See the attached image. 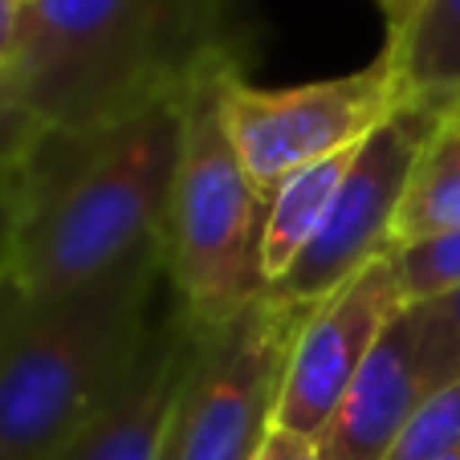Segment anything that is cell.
<instances>
[{
  "mask_svg": "<svg viewBox=\"0 0 460 460\" xmlns=\"http://www.w3.org/2000/svg\"><path fill=\"white\" fill-rule=\"evenodd\" d=\"M391 261H395V278H400L408 310L436 302V297L460 289V228L403 244L391 252Z\"/></svg>",
  "mask_w": 460,
  "mask_h": 460,
  "instance_id": "cell-14",
  "label": "cell"
},
{
  "mask_svg": "<svg viewBox=\"0 0 460 460\" xmlns=\"http://www.w3.org/2000/svg\"><path fill=\"white\" fill-rule=\"evenodd\" d=\"M379 58L395 70L403 102L452 114L460 106V0H420L408 29L387 37Z\"/></svg>",
  "mask_w": 460,
  "mask_h": 460,
  "instance_id": "cell-11",
  "label": "cell"
},
{
  "mask_svg": "<svg viewBox=\"0 0 460 460\" xmlns=\"http://www.w3.org/2000/svg\"><path fill=\"white\" fill-rule=\"evenodd\" d=\"M460 448V379L440 383L420 400L387 460H444Z\"/></svg>",
  "mask_w": 460,
  "mask_h": 460,
  "instance_id": "cell-15",
  "label": "cell"
},
{
  "mask_svg": "<svg viewBox=\"0 0 460 460\" xmlns=\"http://www.w3.org/2000/svg\"><path fill=\"white\" fill-rule=\"evenodd\" d=\"M220 106L244 172L270 196L286 175L358 147L400 111L403 94L383 58L367 70L286 90L252 86L241 66H233L220 86Z\"/></svg>",
  "mask_w": 460,
  "mask_h": 460,
  "instance_id": "cell-6",
  "label": "cell"
},
{
  "mask_svg": "<svg viewBox=\"0 0 460 460\" xmlns=\"http://www.w3.org/2000/svg\"><path fill=\"white\" fill-rule=\"evenodd\" d=\"M37 135H41V122L25 106L13 74H0V191H9L17 183Z\"/></svg>",
  "mask_w": 460,
  "mask_h": 460,
  "instance_id": "cell-17",
  "label": "cell"
},
{
  "mask_svg": "<svg viewBox=\"0 0 460 460\" xmlns=\"http://www.w3.org/2000/svg\"><path fill=\"white\" fill-rule=\"evenodd\" d=\"M310 305L273 289L225 326H200V347L183 379L164 460H252L278 424L281 383Z\"/></svg>",
  "mask_w": 460,
  "mask_h": 460,
  "instance_id": "cell-5",
  "label": "cell"
},
{
  "mask_svg": "<svg viewBox=\"0 0 460 460\" xmlns=\"http://www.w3.org/2000/svg\"><path fill=\"white\" fill-rule=\"evenodd\" d=\"M383 13V29H387V37H400L403 29H408V21L416 17L420 0H375Z\"/></svg>",
  "mask_w": 460,
  "mask_h": 460,
  "instance_id": "cell-20",
  "label": "cell"
},
{
  "mask_svg": "<svg viewBox=\"0 0 460 460\" xmlns=\"http://www.w3.org/2000/svg\"><path fill=\"white\" fill-rule=\"evenodd\" d=\"M180 143L183 90L98 130L41 127L13 188L4 278L49 297L159 244Z\"/></svg>",
  "mask_w": 460,
  "mask_h": 460,
  "instance_id": "cell-1",
  "label": "cell"
},
{
  "mask_svg": "<svg viewBox=\"0 0 460 460\" xmlns=\"http://www.w3.org/2000/svg\"><path fill=\"white\" fill-rule=\"evenodd\" d=\"M444 460H460V448H456V452H452V456H444Z\"/></svg>",
  "mask_w": 460,
  "mask_h": 460,
  "instance_id": "cell-22",
  "label": "cell"
},
{
  "mask_svg": "<svg viewBox=\"0 0 460 460\" xmlns=\"http://www.w3.org/2000/svg\"><path fill=\"white\" fill-rule=\"evenodd\" d=\"M172 294L164 249L66 294L0 278V460H49L135 367Z\"/></svg>",
  "mask_w": 460,
  "mask_h": 460,
  "instance_id": "cell-2",
  "label": "cell"
},
{
  "mask_svg": "<svg viewBox=\"0 0 460 460\" xmlns=\"http://www.w3.org/2000/svg\"><path fill=\"white\" fill-rule=\"evenodd\" d=\"M408 322L416 334V355L424 367L428 391L460 379V289L436 297V302L411 305Z\"/></svg>",
  "mask_w": 460,
  "mask_h": 460,
  "instance_id": "cell-16",
  "label": "cell"
},
{
  "mask_svg": "<svg viewBox=\"0 0 460 460\" xmlns=\"http://www.w3.org/2000/svg\"><path fill=\"white\" fill-rule=\"evenodd\" d=\"M228 37V0H33L13 82L45 130H98L180 94Z\"/></svg>",
  "mask_w": 460,
  "mask_h": 460,
  "instance_id": "cell-3",
  "label": "cell"
},
{
  "mask_svg": "<svg viewBox=\"0 0 460 460\" xmlns=\"http://www.w3.org/2000/svg\"><path fill=\"white\" fill-rule=\"evenodd\" d=\"M363 147V143H358ZM358 147L339 151L331 159H318V164L302 167V172L286 175L278 188L270 191L265 200V233H261V270L265 281L278 286L289 273L297 257L310 249V241L322 233L326 217H331L334 200L342 191L350 164H355Z\"/></svg>",
  "mask_w": 460,
  "mask_h": 460,
  "instance_id": "cell-12",
  "label": "cell"
},
{
  "mask_svg": "<svg viewBox=\"0 0 460 460\" xmlns=\"http://www.w3.org/2000/svg\"><path fill=\"white\" fill-rule=\"evenodd\" d=\"M233 66H241L236 53L220 49L183 86V143L159 228L167 289L204 331L225 326L270 289L261 270L270 196L244 172L220 106Z\"/></svg>",
  "mask_w": 460,
  "mask_h": 460,
  "instance_id": "cell-4",
  "label": "cell"
},
{
  "mask_svg": "<svg viewBox=\"0 0 460 460\" xmlns=\"http://www.w3.org/2000/svg\"><path fill=\"white\" fill-rule=\"evenodd\" d=\"M444 119L448 114L436 106L403 102L375 135H367L322 233L289 265L286 278L270 286L273 294L297 305H318L371 261L387 257L411 167Z\"/></svg>",
  "mask_w": 460,
  "mask_h": 460,
  "instance_id": "cell-7",
  "label": "cell"
},
{
  "mask_svg": "<svg viewBox=\"0 0 460 460\" xmlns=\"http://www.w3.org/2000/svg\"><path fill=\"white\" fill-rule=\"evenodd\" d=\"M460 228V119H444L424 143L391 228V252L411 241Z\"/></svg>",
  "mask_w": 460,
  "mask_h": 460,
  "instance_id": "cell-13",
  "label": "cell"
},
{
  "mask_svg": "<svg viewBox=\"0 0 460 460\" xmlns=\"http://www.w3.org/2000/svg\"><path fill=\"white\" fill-rule=\"evenodd\" d=\"M196 347H200V326L167 294L127 379L49 460H164Z\"/></svg>",
  "mask_w": 460,
  "mask_h": 460,
  "instance_id": "cell-9",
  "label": "cell"
},
{
  "mask_svg": "<svg viewBox=\"0 0 460 460\" xmlns=\"http://www.w3.org/2000/svg\"><path fill=\"white\" fill-rule=\"evenodd\" d=\"M252 460H322V452L310 436H297L289 428L273 424V432L265 436V444H261V452Z\"/></svg>",
  "mask_w": 460,
  "mask_h": 460,
  "instance_id": "cell-19",
  "label": "cell"
},
{
  "mask_svg": "<svg viewBox=\"0 0 460 460\" xmlns=\"http://www.w3.org/2000/svg\"><path fill=\"white\" fill-rule=\"evenodd\" d=\"M424 395L428 379L416 355L408 310H403L387 326L379 347L371 350L342 403L334 408L331 424L314 440L322 460H387L391 444L400 440L403 424L411 420Z\"/></svg>",
  "mask_w": 460,
  "mask_h": 460,
  "instance_id": "cell-10",
  "label": "cell"
},
{
  "mask_svg": "<svg viewBox=\"0 0 460 460\" xmlns=\"http://www.w3.org/2000/svg\"><path fill=\"white\" fill-rule=\"evenodd\" d=\"M452 119H460V106H456V111H452Z\"/></svg>",
  "mask_w": 460,
  "mask_h": 460,
  "instance_id": "cell-23",
  "label": "cell"
},
{
  "mask_svg": "<svg viewBox=\"0 0 460 460\" xmlns=\"http://www.w3.org/2000/svg\"><path fill=\"white\" fill-rule=\"evenodd\" d=\"M33 25V0H0V74L17 70Z\"/></svg>",
  "mask_w": 460,
  "mask_h": 460,
  "instance_id": "cell-18",
  "label": "cell"
},
{
  "mask_svg": "<svg viewBox=\"0 0 460 460\" xmlns=\"http://www.w3.org/2000/svg\"><path fill=\"white\" fill-rule=\"evenodd\" d=\"M403 310L408 302H403L391 252L342 281L318 305H310L286 363L278 428L318 440L371 350Z\"/></svg>",
  "mask_w": 460,
  "mask_h": 460,
  "instance_id": "cell-8",
  "label": "cell"
},
{
  "mask_svg": "<svg viewBox=\"0 0 460 460\" xmlns=\"http://www.w3.org/2000/svg\"><path fill=\"white\" fill-rule=\"evenodd\" d=\"M13 188L0 191V278L9 270V249H13Z\"/></svg>",
  "mask_w": 460,
  "mask_h": 460,
  "instance_id": "cell-21",
  "label": "cell"
}]
</instances>
